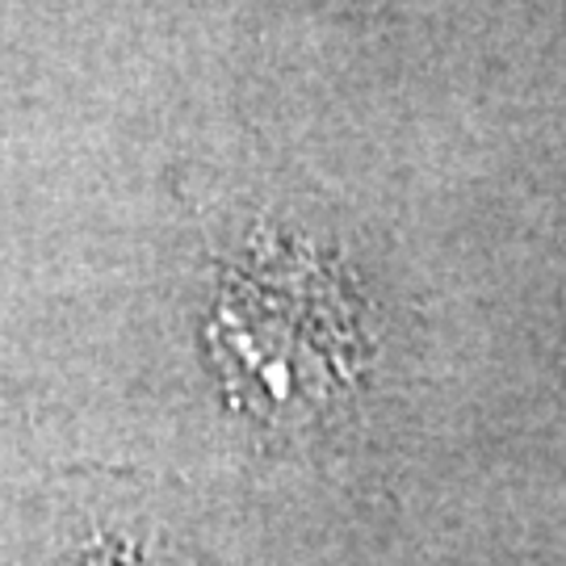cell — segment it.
Returning a JSON list of instances; mask_svg holds the SVG:
<instances>
[{
	"mask_svg": "<svg viewBox=\"0 0 566 566\" xmlns=\"http://www.w3.org/2000/svg\"><path fill=\"white\" fill-rule=\"evenodd\" d=\"M214 344L227 378L256 403H327L357 357V327L336 277L306 256H269L227 285Z\"/></svg>",
	"mask_w": 566,
	"mask_h": 566,
	"instance_id": "obj_1",
	"label": "cell"
}]
</instances>
